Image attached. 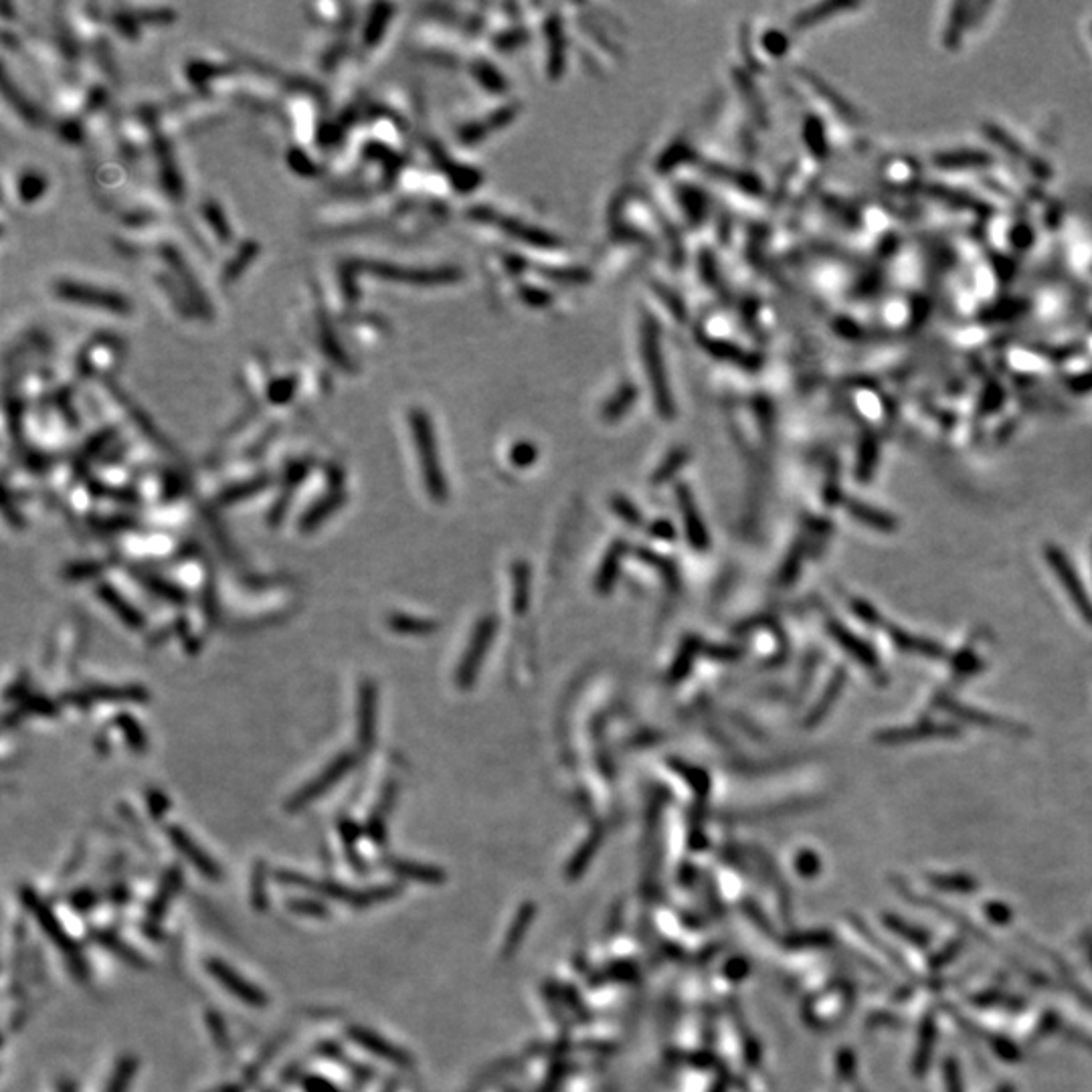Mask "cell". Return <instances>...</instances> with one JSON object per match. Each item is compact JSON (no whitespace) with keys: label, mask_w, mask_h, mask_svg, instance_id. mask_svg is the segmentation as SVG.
<instances>
[{"label":"cell","mask_w":1092,"mask_h":1092,"mask_svg":"<svg viewBox=\"0 0 1092 1092\" xmlns=\"http://www.w3.org/2000/svg\"><path fill=\"white\" fill-rule=\"evenodd\" d=\"M273 878L281 884L287 886H296V889L312 892V894L324 896L328 900H338V902H346L353 908H370L375 905H381V902L393 900L395 896L401 894L397 884H381V886H370V889H350V886L340 884V882L328 880V878H312L308 874H300V872H292V870H277L273 874Z\"/></svg>","instance_id":"6da1fadb"},{"label":"cell","mask_w":1092,"mask_h":1092,"mask_svg":"<svg viewBox=\"0 0 1092 1092\" xmlns=\"http://www.w3.org/2000/svg\"><path fill=\"white\" fill-rule=\"evenodd\" d=\"M20 900H23V905L29 911V915L35 918L41 931L45 933V937L49 939L51 944H53L57 951L61 953V957L67 961L73 978L77 981H87L89 979L87 961L83 957L80 944L73 941L70 931L63 927V922L59 921V916L55 915L53 908L47 905L43 896H41L35 889H31V886H23V889H20Z\"/></svg>","instance_id":"7a4b0ae2"},{"label":"cell","mask_w":1092,"mask_h":1092,"mask_svg":"<svg viewBox=\"0 0 1092 1092\" xmlns=\"http://www.w3.org/2000/svg\"><path fill=\"white\" fill-rule=\"evenodd\" d=\"M411 432H413L415 449H417V455H419V464H421V470H423L425 488H427L429 496H432L435 502H443L445 498H448V484H445V476L443 471H441L432 425H429V419L425 417L423 413L419 411L413 413Z\"/></svg>","instance_id":"3957f363"},{"label":"cell","mask_w":1092,"mask_h":1092,"mask_svg":"<svg viewBox=\"0 0 1092 1092\" xmlns=\"http://www.w3.org/2000/svg\"><path fill=\"white\" fill-rule=\"evenodd\" d=\"M354 763H356L354 755L350 753H343L338 755V757H334L332 763H328L312 781H309V783H306L296 791V795L286 803V810L290 813H296V811H302L304 807L312 805L314 801H318L320 797L326 795L332 787L338 785L340 781L353 771Z\"/></svg>","instance_id":"277c9868"},{"label":"cell","mask_w":1092,"mask_h":1092,"mask_svg":"<svg viewBox=\"0 0 1092 1092\" xmlns=\"http://www.w3.org/2000/svg\"><path fill=\"white\" fill-rule=\"evenodd\" d=\"M1044 559H1046L1050 569L1054 571V575L1058 577L1060 585H1062V589L1066 591V595H1068L1070 603H1072L1076 611H1078V616L1083 617V621L1092 626V601L1089 593L1084 589L1083 581H1080L1078 573H1076L1072 563H1070L1068 556L1064 554V550L1056 544L1048 543L1044 546Z\"/></svg>","instance_id":"5b68a950"},{"label":"cell","mask_w":1092,"mask_h":1092,"mask_svg":"<svg viewBox=\"0 0 1092 1092\" xmlns=\"http://www.w3.org/2000/svg\"><path fill=\"white\" fill-rule=\"evenodd\" d=\"M204 969L227 994L233 995L235 1000H239L241 1004L254 1007V1010H264L270 1004V997H267L265 991L259 985H255L254 981L247 979L245 975H241L227 961L211 957L204 961Z\"/></svg>","instance_id":"8992f818"},{"label":"cell","mask_w":1092,"mask_h":1092,"mask_svg":"<svg viewBox=\"0 0 1092 1092\" xmlns=\"http://www.w3.org/2000/svg\"><path fill=\"white\" fill-rule=\"evenodd\" d=\"M496 627H498L496 617H484L480 623H477V627L474 629V635H471V642L467 645L464 658H461L458 676H455V682H458L460 688H470L476 682L482 660H484V655L488 654V649H490V645L493 642Z\"/></svg>","instance_id":"52a82bcc"},{"label":"cell","mask_w":1092,"mask_h":1092,"mask_svg":"<svg viewBox=\"0 0 1092 1092\" xmlns=\"http://www.w3.org/2000/svg\"><path fill=\"white\" fill-rule=\"evenodd\" d=\"M348 1038L353 1039L356 1046H360L362 1050L372 1054V1056L385 1060V1062H391L395 1066H401V1068H411L413 1066V1058L407 1050H403L401 1046H397L395 1042L391 1039L382 1038L379 1032L370 1030L366 1026H350L348 1030Z\"/></svg>","instance_id":"ba28073f"},{"label":"cell","mask_w":1092,"mask_h":1092,"mask_svg":"<svg viewBox=\"0 0 1092 1092\" xmlns=\"http://www.w3.org/2000/svg\"><path fill=\"white\" fill-rule=\"evenodd\" d=\"M166 833H168V839H170L172 848H175L194 870H198V874L213 882H219L223 878V874H220V866L214 862L213 855H209L201 846H198L197 839L188 836L187 829H182L181 826H170Z\"/></svg>","instance_id":"9c48e42d"},{"label":"cell","mask_w":1092,"mask_h":1092,"mask_svg":"<svg viewBox=\"0 0 1092 1092\" xmlns=\"http://www.w3.org/2000/svg\"><path fill=\"white\" fill-rule=\"evenodd\" d=\"M961 731L953 724H944V722H931V721H922L912 724V727H900V728H889V731H882L876 734V740L880 744H889V747H899V744L905 743H912V740H925V738H955L959 737Z\"/></svg>","instance_id":"30bf717a"},{"label":"cell","mask_w":1092,"mask_h":1092,"mask_svg":"<svg viewBox=\"0 0 1092 1092\" xmlns=\"http://www.w3.org/2000/svg\"><path fill=\"white\" fill-rule=\"evenodd\" d=\"M947 710L955 714L959 721L975 724V727L985 728V731H994V733H1001V734H1010V737H1023V734H1030V731H1026V727L1022 724L1007 721V718H1000V716H991V714L981 712L978 708H971L965 705H959V702H949Z\"/></svg>","instance_id":"8fae6325"},{"label":"cell","mask_w":1092,"mask_h":1092,"mask_svg":"<svg viewBox=\"0 0 1092 1092\" xmlns=\"http://www.w3.org/2000/svg\"><path fill=\"white\" fill-rule=\"evenodd\" d=\"M827 632H829V635H832L833 639H836L839 645H842L844 649H846L850 655H852L854 660H858L866 670H870L872 674H874V671L880 670V660H878V655H876L874 649L870 648V644H866L862 638L854 635L846 626H842V623H838V621H833V619H829V621H827Z\"/></svg>","instance_id":"7c38bea8"},{"label":"cell","mask_w":1092,"mask_h":1092,"mask_svg":"<svg viewBox=\"0 0 1092 1092\" xmlns=\"http://www.w3.org/2000/svg\"><path fill=\"white\" fill-rule=\"evenodd\" d=\"M92 939L96 941L99 947L106 949L108 953H112L115 959L122 961V963L130 965V967L146 971L150 969V961L142 955L134 944L125 943L118 933L108 931V928H93L92 931Z\"/></svg>","instance_id":"4fadbf2b"},{"label":"cell","mask_w":1092,"mask_h":1092,"mask_svg":"<svg viewBox=\"0 0 1092 1092\" xmlns=\"http://www.w3.org/2000/svg\"><path fill=\"white\" fill-rule=\"evenodd\" d=\"M182 880H185V876H182L181 868H176V866H172L164 874V878L160 880L159 890L154 892L148 905V921L152 925H159L162 918L166 916V912L170 911V905L175 902L178 892L182 889Z\"/></svg>","instance_id":"5bb4252c"},{"label":"cell","mask_w":1092,"mask_h":1092,"mask_svg":"<svg viewBox=\"0 0 1092 1092\" xmlns=\"http://www.w3.org/2000/svg\"><path fill=\"white\" fill-rule=\"evenodd\" d=\"M886 632H889V638L892 639V644H894L900 652L922 655V658H928V660L947 658V652H944L943 645L933 642V639L921 638V635H912L896 626H886Z\"/></svg>","instance_id":"9a60e30c"},{"label":"cell","mask_w":1092,"mask_h":1092,"mask_svg":"<svg viewBox=\"0 0 1092 1092\" xmlns=\"http://www.w3.org/2000/svg\"><path fill=\"white\" fill-rule=\"evenodd\" d=\"M376 734V686L365 682L360 686L359 698V743L362 749H369L375 743Z\"/></svg>","instance_id":"2e32d148"},{"label":"cell","mask_w":1092,"mask_h":1092,"mask_svg":"<svg viewBox=\"0 0 1092 1092\" xmlns=\"http://www.w3.org/2000/svg\"><path fill=\"white\" fill-rule=\"evenodd\" d=\"M387 868L393 874L411 882H421V884H441L445 880V872L437 866H429L421 862H411V860L391 858L387 860Z\"/></svg>","instance_id":"e0dca14e"},{"label":"cell","mask_w":1092,"mask_h":1092,"mask_svg":"<svg viewBox=\"0 0 1092 1092\" xmlns=\"http://www.w3.org/2000/svg\"><path fill=\"white\" fill-rule=\"evenodd\" d=\"M994 159H991L987 152L981 150H951V152H939L934 154L933 164L939 168H947V170H953V168H983L989 166Z\"/></svg>","instance_id":"ac0fdd59"},{"label":"cell","mask_w":1092,"mask_h":1092,"mask_svg":"<svg viewBox=\"0 0 1092 1092\" xmlns=\"http://www.w3.org/2000/svg\"><path fill=\"white\" fill-rule=\"evenodd\" d=\"M848 512L852 514L854 520H858V522H862L866 526L874 530H880V532H894V530L899 528V520H896V516L880 510V508L868 506V504L864 502H855V500L848 502Z\"/></svg>","instance_id":"d6986e66"},{"label":"cell","mask_w":1092,"mask_h":1092,"mask_svg":"<svg viewBox=\"0 0 1092 1092\" xmlns=\"http://www.w3.org/2000/svg\"><path fill=\"white\" fill-rule=\"evenodd\" d=\"M680 508L682 514L686 516V530H688V538L694 549L705 550L708 546V537H706V528L702 524L700 514H698L694 502H692L690 493H688L684 488L680 490Z\"/></svg>","instance_id":"ffe728a7"},{"label":"cell","mask_w":1092,"mask_h":1092,"mask_svg":"<svg viewBox=\"0 0 1092 1092\" xmlns=\"http://www.w3.org/2000/svg\"><path fill=\"white\" fill-rule=\"evenodd\" d=\"M98 593H99V597H102V601L106 603V607L112 609V611L120 619H122L125 626H130V627H140L142 626V616H140L138 609H136L132 603L125 601L118 591L112 589L109 585H99Z\"/></svg>","instance_id":"44dd1931"},{"label":"cell","mask_w":1092,"mask_h":1092,"mask_svg":"<svg viewBox=\"0 0 1092 1092\" xmlns=\"http://www.w3.org/2000/svg\"><path fill=\"white\" fill-rule=\"evenodd\" d=\"M534 915H537V905H530V902H526V905L520 908L516 918H514L510 931H508L506 944H504V949H502L504 959H510L512 953L520 947L524 933L528 931V927H530V922H532Z\"/></svg>","instance_id":"7402d4cb"},{"label":"cell","mask_w":1092,"mask_h":1092,"mask_svg":"<svg viewBox=\"0 0 1092 1092\" xmlns=\"http://www.w3.org/2000/svg\"><path fill=\"white\" fill-rule=\"evenodd\" d=\"M138 1072V1058L125 1054L118 1060L112 1076H109L108 1086L103 1092H128L134 1083V1076Z\"/></svg>","instance_id":"603a6c76"},{"label":"cell","mask_w":1092,"mask_h":1092,"mask_svg":"<svg viewBox=\"0 0 1092 1092\" xmlns=\"http://www.w3.org/2000/svg\"><path fill=\"white\" fill-rule=\"evenodd\" d=\"M878 455H880L878 439H876L874 435H866L862 439V445H860L858 461H855V477H860L862 482H868L876 471Z\"/></svg>","instance_id":"cb8c5ba5"},{"label":"cell","mask_w":1092,"mask_h":1092,"mask_svg":"<svg viewBox=\"0 0 1092 1092\" xmlns=\"http://www.w3.org/2000/svg\"><path fill=\"white\" fill-rule=\"evenodd\" d=\"M844 684H846V670H836V671H833L832 680H829L827 690L823 692L822 700L817 702L816 708H813L811 716L807 718V727H813V724H817L823 716H826L827 710H829V706H832L833 702L838 700V694L842 692Z\"/></svg>","instance_id":"d4e9b609"},{"label":"cell","mask_w":1092,"mask_h":1092,"mask_svg":"<svg viewBox=\"0 0 1092 1092\" xmlns=\"http://www.w3.org/2000/svg\"><path fill=\"white\" fill-rule=\"evenodd\" d=\"M340 504H343V493H328V496L322 498L316 506H312L306 514H304L300 528L304 532H306V530L318 528L320 524H322L324 520H326L330 514L340 506Z\"/></svg>","instance_id":"484cf974"},{"label":"cell","mask_w":1092,"mask_h":1092,"mask_svg":"<svg viewBox=\"0 0 1092 1092\" xmlns=\"http://www.w3.org/2000/svg\"><path fill=\"white\" fill-rule=\"evenodd\" d=\"M967 4H955L951 8V19H949L947 25V33H944V47L949 51H955L961 43V36H963V29H965V20H967Z\"/></svg>","instance_id":"4316f807"},{"label":"cell","mask_w":1092,"mask_h":1092,"mask_svg":"<svg viewBox=\"0 0 1092 1092\" xmlns=\"http://www.w3.org/2000/svg\"><path fill=\"white\" fill-rule=\"evenodd\" d=\"M621 554H623L621 543H617L611 550H609L605 560H603V569L599 571V575H597V589L609 591V587L613 585V581H616V575L619 571V559H621Z\"/></svg>","instance_id":"83f0119b"},{"label":"cell","mask_w":1092,"mask_h":1092,"mask_svg":"<svg viewBox=\"0 0 1092 1092\" xmlns=\"http://www.w3.org/2000/svg\"><path fill=\"white\" fill-rule=\"evenodd\" d=\"M983 134H985L987 138H989L991 142H995V144L1000 146V148H1004V150L1007 152V154L1016 156V159H1020V156H1026V152H1023V148H1022L1020 142H1017L1016 138H1013V136H1011L1010 132H1006L1004 128H1000V125H995V124H985V125H983Z\"/></svg>","instance_id":"f1b7e54d"},{"label":"cell","mask_w":1092,"mask_h":1092,"mask_svg":"<svg viewBox=\"0 0 1092 1092\" xmlns=\"http://www.w3.org/2000/svg\"><path fill=\"white\" fill-rule=\"evenodd\" d=\"M1026 309H1028L1026 304L1022 300H1006V302L995 304V306L987 308L985 312L981 314V320H985V322H1001V320H1011L1020 316V314L1026 312Z\"/></svg>","instance_id":"f546056e"},{"label":"cell","mask_w":1092,"mask_h":1092,"mask_svg":"<svg viewBox=\"0 0 1092 1092\" xmlns=\"http://www.w3.org/2000/svg\"><path fill=\"white\" fill-rule=\"evenodd\" d=\"M265 486H267V477H255V480L243 482V484H237V486L229 488V490H225L223 493H220V502H223V504L239 502L241 498L254 496V493L265 490Z\"/></svg>","instance_id":"4dcf8cb0"},{"label":"cell","mask_w":1092,"mask_h":1092,"mask_svg":"<svg viewBox=\"0 0 1092 1092\" xmlns=\"http://www.w3.org/2000/svg\"><path fill=\"white\" fill-rule=\"evenodd\" d=\"M92 696L98 698V700H144V690L140 688H106V686H98L92 690Z\"/></svg>","instance_id":"1f68e13d"},{"label":"cell","mask_w":1092,"mask_h":1092,"mask_svg":"<svg viewBox=\"0 0 1092 1092\" xmlns=\"http://www.w3.org/2000/svg\"><path fill=\"white\" fill-rule=\"evenodd\" d=\"M599 844H601V833L595 832L589 839H587L585 846H582L579 852L575 854L573 862H571V866H569L571 878H577V876H579V872H582V870L587 868V864L591 862L593 854H595V850H597V846H599Z\"/></svg>","instance_id":"d6a6232c"},{"label":"cell","mask_w":1092,"mask_h":1092,"mask_svg":"<svg viewBox=\"0 0 1092 1092\" xmlns=\"http://www.w3.org/2000/svg\"><path fill=\"white\" fill-rule=\"evenodd\" d=\"M528 597V566L526 563L514 565V609L524 611Z\"/></svg>","instance_id":"836d02e7"},{"label":"cell","mask_w":1092,"mask_h":1092,"mask_svg":"<svg viewBox=\"0 0 1092 1092\" xmlns=\"http://www.w3.org/2000/svg\"><path fill=\"white\" fill-rule=\"evenodd\" d=\"M251 905L255 911L264 912L267 908V892H265V870L264 864L257 862L251 876Z\"/></svg>","instance_id":"e575fe53"},{"label":"cell","mask_w":1092,"mask_h":1092,"mask_svg":"<svg viewBox=\"0 0 1092 1092\" xmlns=\"http://www.w3.org/2000/svg\"><path fill=\"white\" fill-rule=\"evenodd\" d=\"M391 626L401 633H432L435 629L433 621H423L409 616H398L391 619Z\"/></svg>","instance_id":"d590c367"},{"label":"cell","mask_w":1092,"mask_h":1092,"mask_svg":"<svg viewBox=\"0 0 1092 1092\" xmlns=\"http://www.w3.org/2000/svg\"><path fill=\"white\" fill-rule=\"evenodd\" d=\"M850 607H852L854 616L858 619H862L866 626H876V627L884 626V619H882V616L878 613V609H876L872 603L864 601V599H852V601H850Z\"/></svg>","instance_id":"8d00e7d4"},{"label":"cell","mask_w":1092,"mask_h":1092,"mask_svg":"<svg viewBox=\"0 0 1092 1092\" xmlns=\"http://www.w3.org/2000/svg\"><path fill=\"white\" fill-rule=\"evenodd\" d=\"M286 905L292 912H296V915H302V916H316V918L328 916V908L312 899H290Z\"/></svg>","instance_id":"74e56055"},{"label":"cell","mask_w":1092,"mask_h":1092,"mask_svg":"<svg viewBox=\"0 0 1092 1092\" xmlns=\"http://www.w3.org/2000/svg\"><path fill=\"white\" fill-rule=\"evenodd\" d=\"M302 1090L304 1092H344L336 1086L332 1080L324 1078V1076L318 1074H308L302 1078Z\"/></svg>","instance_id":"f35d334b"},{"label":"cell","mask_w":1092,"mask_h":1092,"mask_svg":"<svg viewBox=\"0 0 1092 1092\" xmlns=\"http://www.w3.org/2000/svg\"><path fill=\"white\" fill-rule=\"evenodd\" d=\"M142 581H144V585L148 587V589L159 593V595H164L168 601H175V603L182 601V593L181 589H176V587L166 585L164 581L154 579V577H142Z\"/></svg>","instance_id":"ab89813d"},{"label":"cell","mask_w":1092,"mask_h":1092,"mask_svg":"<svg viewBox=\"0 0 1092 1092\" xmlns=\"http://www.w3.org/2000/svg\"><path fill=\"white\" fill-rule=\"evenodd\" d=\"M1001 401H1004V391H1001L1000 387L991 385L989 388H985L983 397H981V413L983 415L994 413L995 409L1001 405Z\"/></svg>","instance_id":"60d3db41"},{"label":"cell","mask_w":1092,"mask_h":1092,"mask_svg":"<svg viewBox=\"0 0 1092 1092\" xmlns=\"http://www.w3.org/2000/svg\"><path fill=\"white\" fill-rule=\"evenodd\" d=\"M797 870L801 876H816L819 872V860L813 852H801L797 858Z\"/></svg>","instance_id":"b9f144b4"},{"label":"cell","mask_w":1092,"mask_h":1092,"mask_svg":"<svg viewBox=\"0 0 1092 1092\" xmlns=\"http://www.w3.org/2000/svg\"><path fill=\"white\" fill-rule=\"evenodd\" d=\"M613 508H616V510L621 514V518L626 520L627 524H633V526H638V524L642 522V516H639V512L635 510L632 502L623 500V498H617V500H613Z\"/></svg>","instance_id":"7bdbcfd3"},{"label":"cell","mask_w":1092,"mask_h":1092,"mask_svg":"<svg viewBox=\"0 0 1092 1092\" xmlns=\"http://www.w3.org/2000/svg\"><path fill=\"white\" fill-rule=\"evenodd\" d=\"M934 886H949V889L955 890H967L969 886L973 889L975 882L967 878V876H955V878H947V876H937V878H931Z\"/></svg>","instance_id":"ee69618b"},{"label":"cell","mask_w":1092,"mask_h":1092,"mask_svg":"<svg viewBox=\"0 0 1092 1092\" xmlns=\"http://www.w3.org/2000/svg\"><path fill=\"white\" fill-rule=\"evenodd\" d=\"M1011 239H1013V245L1020 247V249H1026V247L1032 245L1034 233L1028 225L1022 223V225H1016V229H1013L1011 233Z\"/></svg>","instance_id":"f6af8a7d"},{"label":"cell","mask_w":1092,"mask_h":1092,"mask_svg":"<svg viewBox=\"0 0 1092 1092\" xmlns=\"http://www.w3.org/2000/svg\"><path fill=\"white\" fill-rule=\"evenodd\" d=\"M209 1026H211V1032H213V1034H217V1036H214V1039H217L219 1046H220V1048L229 1046V1038H227L229 1034H227V1028L223 1026V1022H220V1017H219V1016H214V1013H211V1016H209Z\"/></svg>","instance_id":"bcb514c9"},{"label":"cell","mask_w":1092,"mask_h":1092,"mask_svg":"<svg viewBox=\"0 0 1092 1092\" xmlns=\"http://www.w3.org/2000/svg\"><path fill=\"white\" fill-rule=\"evenodd\" d=\"M1068 387H1070V391H1074V393H1089V391H1092V372L1072 376V379L1068 381Z\"/></svg>","instance_id":"7dc6e473"},{"label":"cell","mask_w":1092,"mask_h":1092,"mask_svg":"<svg viewBox=\"0 0 1092 1092\" xmlns=\"http://www.w3.org/2000/svg\"><path fill=\"white\" fill-rule=\"evenodd\" d=\"M654 534L660 538H674V528H671L668 522H660L658 526H655Z\"/></svg>","instance_id":"c3c4849f"},{"label":"cell","mask_w":1092,"mask_h":1092,"mask_svg":"<svg viewBox=\"0 0 1092 1092\" xmlns=\"http://www.w3.org/2000/svg\"><path fill=\"white\" fill-rule=\"evenodd\" d=\"M59 1092H77V1086L73 1080H63L59 1084Z\"/></svg>","instance_id":"681fc988"},{"label":"cell","mask_w":1092,"mask_h":1092,"mask_svg":"<svg viewBox=\"0 0 1092 1092\" xmlns=\"http://www.w3.org/2000/svg\"><path fill=\"white\" fill-rule=\"evenodd\" d=\"M710 1092H727V1084H724V1083H718L716 1086H714V1089H712Z\"/></svg>","instance_id":"f907efd6"}]
</instances>
